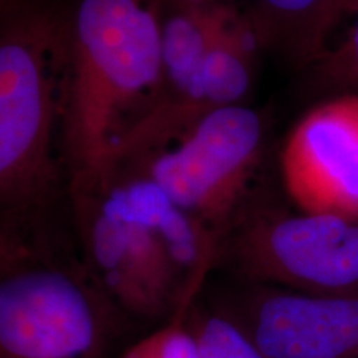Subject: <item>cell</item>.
<instances>
[{"label":"cell","instance_id":"6da1fadb","mask_svg":"<svg viewBox=\"0 0 358 358\" xmlns=\"http://www.w3.org/2000/svg\"><path fill=\"white\" fill-rule=\"evenodd\" d=\"M69 8L12 0L0 15V239H73L64 158Z\"/></svg>","mask_w":358,"mask_h":358},{"label":"cell","instance_id":"7a4b0ae2","mask_svg":"<svg viewBox=\"0 0 358 358\" xmlns=\"http://www.w3.org/2000/svg\"><path fill=\"white\" fill-rule=\"evenodd\" d=\"M70 214L83 267L131 324L187 315L217 267L221 239L133 169L71 201Z\"/></svg>","mask_w":358,"mask_h":358},{"label":"cell","instance_id":"3957f363","mask_svg":"<svg viewBox=\"0 0 358 358\" xmlns=\"http://www.w3.org/2000/svg\"><path fill=\"white\" fill-rule=\"evenodd\" d=\"M69 8L64 158L70 203L111 176L124 138L161 87V0H73Z\"/></svg>","mask_w":358,"mask_h":358},{"label":"cell","instance_id":"277c9868","mask_svg":"<svg viewBox=\"0 0 358 358\" xmlns=\"http://www.w3.org/2000/svg\"><path fill=\"white\" fill-rule=\"evenodd\" d=\"M131 325L88 275L75 243L0 250V358H115Z\"/></svg>","mask_w":358,"mask_h":358},{"label":"cell","instance_id":"5b68a950","mask_svg":"<svg viewBox=\"0 0 358 358\" xmlns=\"http://www.w3.org/2000/svg\"><path fill=\"white\" fill-rule=\"evenodd\" d=\"M245 284L308 294H358V217L252 199L224 232L217 267Z\"/></svg>","mask_w":358,"mask_h":358},{"label":"cell","instance_id":"8992f818","mask_svg":"<svg viewBox=\"0 0 358 358\" xmlns=\"http://www.w3.org/2000/svg\"><path fill=\"white\" fill-rule=\"evenodd\" d=\"M267 131L261 111L229 106L206 115L173 143L122 169L145 174L181 211L222 239L256 194Z\"/></svg>","mask_w":358,"mask_h":358},{"label":"cell","instance_id":"52a82bcc","mask_svg":"<svg viewBox=\"0 0 358 358\" xmlns=\"http://www.w3.org/2000/svg\"><path fill=\"white\" fill-rule=\"evenodd\" d=\"M262 358H358V294L245 284L214 306Z\"/></svg>","mask_w":358,"mask_h":358},{"label":"cell","instance_id":"ba28073f","mask_svg":"<svg viewBox=\"0 0 358 358\" xmlns=\"http://www.w3.org/2000/svg\"><path fill=\"white\" fill-rule=\"evenodd\" d=\"M261 52L264 47L252 22L234 0L189 85L173 101L151 111L124 138L115 153L111 176L173 143L206 115L248 105Z\"/></svg>","mask_w":358,"mask_h":358},{"label":"cell","instance_id":"9c48e42d","mask_svg":"<svg viewBox=\"0 0 358 358\" xmlns=\"http://www.w3.org/2000/svg\"><path fill=\"white\" fill-rule=\"evenodd\" d=\"M279 163L295 209L358 217V93L312 106L289 131Z\"/></svg>","mask_w":358,"mask_h":358},{"label":"cell","instance_id":"30bf717a","mask_svg":"<svg viewBox=\"0 0 358 358\" xmlns=\"http://www.w3.org/2000/svg\"><path fill=\"white\" fill-rule=\"evenodd\" d=\"M264 50L310 69L332 48L330 38L355 10L357 0H239Z\"/></svg>","mask_w":358,"mask_h":358},{"label":"cell","instance_id":"8fae6325","mask_svg":"<svg viewBox=\"0 0 358 358\" xmlns=\"http://www.w3.org/2000/svg\"><path fill=\"white\" fill-rule=\"evenodd\" d=\"M187 322L203 358H262L234 322L217 308L203 307L198 301L187 313Z\"/></svg>","mask_w":358,"mask_h":358},{"label":"cell","instance_id":"7c38bea8","mask_svg":"<svg viewBox=\"0 0 358 358\" xmlns=\"http://www.w3.org/2000/svg\"><path fill=\"white\" fill-rule=\"evenodd\" d=\"M115 358H203L199 343L187 315L153 327L134 342L128 343Z\"/></svg>","mask_w":358,"mask_h":358},{"label":"cell","instance_id":"4fadbf2b","mask_svg":"<svg viewBox=\"0 0 358 358\" xmlns=\"http://www.w3.org/2000/svg\"><path fill=\"white\" fill-rule=\"evenodd\" d=\"M353 24L345 37L332 45L329 52L310 66L317 87L337 93H358V0Z\"/></svg>","mask_w":358,"mask_h":358},{"label":"cell","instance_id":"5bb4252c","mask_svg":"<svg viewBox=\"0 0 358 358\" xmlns=\"http://www.w3.org/2000/svg\"><path fill=\"white\" fill-rule=\"evenodd\" d=\"M10 2H12V0H0V15H2L3 10H6Z\"/></svg>","mask_w":358,"mask_h":358}]
</instances>
